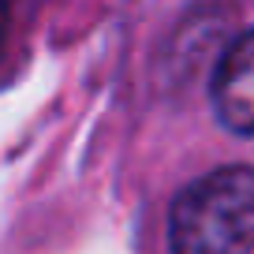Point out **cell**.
I'll return each mask as SVG.
<instances>
[{"label": "cell", "instance_id": "obj_1", "mask_svg": "<svg viewBox=\"0 0 254 254\" xmlns=\"http://www.w3.org/2000/svg\"><path fill=\"white\" fill-rule=\"evenodd\" d=\"M172 254H254V168L228 165L187 183L168 213Z\"/></svg>", "mask_w": 254, "mask_h": 254}, {"label": "cell", "instance_id": "obj_2", "mask_svg": "<svg viewBox=\"0 0 254 254\" xmlns=\"http://www.w3.org/2000/svg\"><path fill=\"white\" fill-rule=\"evenodd\" d=\"M213 109L236 135H254V26L243 30L213 71Z\"/></svg>", "mask_w": 254, "mask_h": 254}, {"label": "cell", "instance_id": "obj_3", "mask_svg": "<svg viewBox=\"0 0 254 254\" xmlns=\"http://www.w3.org/2000/svg\"><path fill=\"white\" fill-rule=\"evenodd\" d=\"M8 23H11V11L0 4V53H4V41H8Z\"/></svg>", "mask_w": 254, "mask_h": 254}]
</instances>
